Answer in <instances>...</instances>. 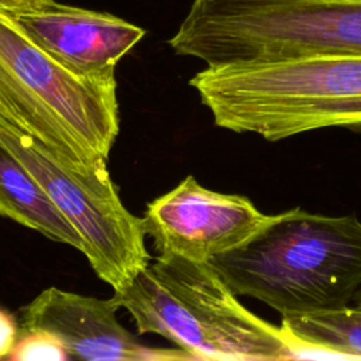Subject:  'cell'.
Here are the masks:
<instances>
[{"label": "cell", "instance_id": "obj_1", "mask_svg": "<svg viewBox=\"0 0 361 361\" xmlns=\"http://www.w3.org/2000/svg\"><path fill=\"white\" fill-rule=\"evenodd\" d=\"M209 264L237 296L282 317L343 309L361 289V220L295 207Z\"/></svg>", "mask_w": 361, "mask_h": 361}, {"label": "cell", "instance_id": "obj_2", "mask_svg": "<svg viewBox=\"0 0 361 361\" xmlns=\"http://www.w3.org/2000/svg\"><path fill=\"white\" fill-rule=\"evenodd\" d=\"M189 85L217 127L279 141L302 133L361 130V55H310L207 66Z\"/></svg>", "mask_w": 361, "mask_h": 361}, {"label": "cell", "instance_id": "obj_3", "mask_svg": "<svg viewBox=\"0 0 361 361\" xmlns=\"http://www.w3.org/2000/svg\"><path fill=\"white\" fill-rule=\"evenodd\" d=\"M111 299L138 333L158 334L192 360L302 357L289 333L250 312L209 262L158 254Z\"/></svg>", "mask_w": 361, "mask_h": 361}, {"label": "cell", "instance_id": "obj_4", "mask_svg": "<svg viewBox=\"0 0 361 361\" xmlns=\"http://www.w3.org/2000/svg\"><path fill=\"white\" fill-rule=\"evenodd\" d=\"M0 118L73 165L107 162L120 131L114 71H68L0 8Z\"/></svg>", "mask_w": 361, "mask_h": 361}, {"label": "cell", "instance_id": "obj_5", "mask_svg": "<svg viewBox=\"0 0 361 361\" xmlns=\"http://www.w3.org/2000/svg\"><path fill=\"white\" fill-rule=\"evenodd\" d=\"M169 45L207 66L361 55V0H193Z\"/></svg>", "mask_w": 361, "mask_h": 361}, {"label": "cell", "instance_id": "obj_6", "mask_svg": "<svg viewBox=\"0 0 361 361\" xmlns=\"http://www.w3.org/2000/svg\"><path fill=\"white\" fill-rule=\"evenodd\" d=\"M0 144L38 180L55 207L79 233L96 275L114 290L127 286L152 259L144 217L123 204L107 162L82 168L0 118Z\"/></svg>", "mask_w": 361, "mask_h": 361}, {"label": "cell", "instance_id": "obj_7", "mask_svg": "<svg viewBox=\"0 0 361 361\" xmlns=\"http://www.w3.org/2000/svg\"><path fill=\"white\" fill-rule=\"evenodd\" d=\"M271 217L248 197L207 189L189 175L147 204L144 221L158 254L209 262L247 243Z\"/></svg>", "mask_w": 361, "mask_h": 361}, {"label": "cell", "instance_id": "obj_8", "mask_svg": "<svg viewBox=\"0 0 361 361\" xmlns=\"http://www.w3.org/2000/svg\"><path fill=\"white\" fill-rule=\"evenodd\" d=\"M113 299L85 296L55 286L44 289L20 310V326L58 337L71 358L89 361L192 360L183 350L140 343L117 320Z\"/></svg>", "mask_w": 361, "mask_h": 361}, {"label": "cell", "instance_id": "obj_9", "mask_svg": "<svg viewBox=\"0 0 361 361\" xmlns=\"http://www.w3.org/2000/svg\"><path fill=\"white\" fill-rule=\"evenodd\" d=\"M4 13L38 48L78 75L114 71L145 35L141 27L116 16L55 0Z\"/></svg>", "mask_w": 361, "mask_h": 361}, {"label": "cell", "instance_id": "obj_10", "mask_svg": "<svg viewBox=\"0 0 361 361\" xmlns=\"http://www.w3.org/2000/svg\"><path fill=\"white\" fill-rule=\"evenodd\" d=\"M0 216L68 244L80 252L83 243L75 227L55 207L32 173L0 144Z\"/></svg>", "mask_w": 361, "mask_h": 361}, {"label": "cell", "instance_id": "obj_11", "mask_svg": "<svg viewBox=\"0 0 361 361\" xmlns=\"http://www.w3.org/2000/svg\"><path fill=\"white\" fill-rule=\"evenodd\" d=\"M282 327L302 351L361 358V306L282 317Z\"/></svg>", "mask_w": 361, "mask_h": 361}, {"label": "cell", "instance_id": "obj_12", "mask_svg": "<svg viewBox=\"0 0 361 361\" xmlns=\"http://www.w3.org/2000/svg\"><path fill=\"white\" fill-rule=\"evenodd\" d=\"M71 358L63 344L49 331L45 330H25L21 329L18 340L8 357L16 361L48 360L63 361Z\"/></svg>", "mask_w": 361, "mask_h": 361}, {"label": "cell", "instance_id": "obj_13", "mask_svg": "<svg viewBox=\"0 0 361 361\" xmlns=\"http://www.w3.org/2000/svg\"><path fill=\"white\" fill-rule=\"evenodd\" d=\"M16 317L0 309V358H8L20 334Z\"/></svg>", "mask_w": 361, "mask_h": 361}, {"label": "cell", "instance_id": "obj_14", "mask_svg": "<svg viewBox=\"0 0 361 361\" xmlns=\"http://www.w3.org/2000/svg\"><path fill=\"white\" fill-rule=\"evenodd\" d=\"M51 0H0V8L1 10H13V8H24V7H32L42 3H47Z\"/></svg>", "mask_w": 361, "mask_h": 361}]
</instances>
